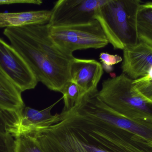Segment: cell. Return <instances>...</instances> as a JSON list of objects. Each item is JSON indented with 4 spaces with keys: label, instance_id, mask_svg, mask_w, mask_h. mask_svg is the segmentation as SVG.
Masks as SVG:
<instances>
[{
    "label": "cell",
    "instance_id": "cell-1",
    "mask_svg": "<svg viewBox=\"0 0 152 152\" xmlns=\"http://www.w3.org/2000/svg\"><path fill=\"white\" fill-rule=\"evenodd\" d=\"M35 135L45 152H152V143L74 107Z\"/></svg>",
    "mask_w": 152,
    "mask_h": 152
},
{
    "label": "cell",
    "instance_id": "cell-2",
    "mask_svg": "<svg viewBox=\"0 0 152 152\" xmlns=\"http://www.w3.org/2000/svg\"><path fill=\"white\" fill-rule=\"evenodd\" d=\"M3 34L28 64L38 83L61 93L70 80V64L75 57L67 54L53 43L48 24L7 28Z\"/></svg>",
    "mask_w": 152,
    "mask_h": 152
},
{
    "label": "cell",
    "instance_id": "cell-3",
    "mask_svg": "<svg viewBox=\"0 0 152 152\" xmlns=\"http://www.w3.org/2000/svg\"><path fill=\"white\" fill-rule=\"evenodd\" d=\"M142 2L139 0H108L95 11V19L115 50L123 51L139 43L136 17Z\"/></svg>",
    "mask_w": 152,
    "mask_h": 152
},
{
    "label": "cell",
    "instance_id": "cell-4",
    "mask_svg": "<svg viewBox=\"0 0 152 152\" xmlns=\"http://www.w3.org/2000/svg\"><path fill=\"white\" fill-rule=\"evenodd\" d=\"M133 79L122 73L104 80L100 99L112 110L127 118L152 124V103L134 87Z\"/></svg>",
    "mask_w": 152,
    "mask_h": 152
},
{
    "label": "cell",
    "instance_id": "cell-5",
    "mask_svg": "<svg viewBox=\"0 0 152 152\" xmlns=\"http://www.w3.org/2000/svg\"><path fill=\"white\" fill-rule=\"evenodd\" d=\"M49 35L55 44L69 55L78 50L104 48L109 43L96 20L81 25L49 27Z\"/></svg>",
    "mask_w": 152,
    "mask_h": 152
},
{
    "label": "cell",
    "instance_id": "cell-6",
    "mask_svg": "<svg viewBox=\"0 0 152 152\" xmlns=\"http://www.w3.org/2000/svg\"><path fill=\"white\" fill-rule=\"evenodd\" d=\"M98 90L82 95L75 107L84 113L131 133L152 143V124L132 120L113 111L98 96Z\"/></svg>",
    "mask_w": 152,
    "mask_h": 152
},
{
    "label": "cell",
    "instance_id": "cell-7",
    "mask_svg": "<svg viewBox=\"0 0 152 152\" xmlns=\"http://www.w3.org/2000/svg\"><path fill=\"white\" fill-rule=\"evenodd\" d=\"M108 0H59L52 9L49 27L67 26L89 23L96 20V9Z\"/></svg>",
    "mask_w": 152,
    "mask_h": 152
},
{
    "label": "cell",
    "instance_id": "cell-8",
    "mask_svg": "<svg viewBox=\"0 0 152 152\" xmlns=\"http://www.w3.org/2000/svg\"><path fill=\"white\" fill-rule=\"evenodd\" d=\"M0 71L22 93L34 89L38 83L34 72L22 56L1 37Z\"/></svg>",
    "mask_w": 152,
    "mask_h": 152
},
{
    "label": "cell",
    "instance_id": "cell-9",
    "mask_svg": "<svg viewBox=\"0 0 152 152\" xmlns=\"http://www.w3.org/2000/svg\"><path fill=\"white\" fill-rule=\"evenodd\" d=\"M122 73L133 80L147 76L152 69V48L142 42L123 50Z\"/></svg>",
    "mask_w": 152,
    "mask_h": 152
},
{
    "label": "cell",
    "instance_id": "cell-10",
    "mask_svg": "<svg viewBox=\"0 0 152 152\" xmlns=\"http://www.w3.org/2000/svg\"><path fill=\"white\" fill-rule=\"evenodd\" d=\"M103 72L102 64L96 60L75 58L70 64V81L78 86L84 95L98 90L97 85Z\"/></svg>",
    "mask_w": 152,
    "mask_h": 152
},
{
    "label": "cell",
    "instance_id": "cell-11",
    "mask_svg": "<svg viewBox=\"0 0 152 152\" xmlns=\"http://www.w3.org/2000/svg\"><path fill=\"white\" fill-rule=\"evenodd\" d=\"M57 103L41 111L25 107L20 113L16 136L22 134H37L60 122L62 118L61 113H51Z\"/></svg>",
    "mask_w": 152,
    "mask_h": 152
},
{
    "label": "cell",
    "instance_id": "cell-12",
    "mask_svg": "<svg viewBox=\"0 0 152 152\" xmlns=\"http://www.w3.org/2000/svg\"><path fill=\"white\" fill-rule=\"evenodd\" d=\"M51 11L48 10L0 12V28L23 27L49 23Z\"/></svg>",
    "mask_w": 152,
    "mask_h": 152
},
{
    "label": "cell",
    "instance_id": "cell-13",
    "mask_svg": "<svg viewBox=\"0 0 152 152\" xmlns=\"http://www.w3.org/2000/svg\"><path fill=\"white\" fill-rule=\"evenodd\" d=\"M22 92L0 71V109L20 117L26 107Z\"/></svg>",
    "mask_w": 152,
    "mask_h": 152
},
{
    "label": "cell",
    "instance_id": "cell-14",
    "mask_svg": "<svg viewBox=\"0 0 152 152\" xmlns=\"http://www.w3.org/2000/svg\"><path fill=\"white\" fill-rule=\"evenodd\" d=\"M136 26L139 42L152 48V1L140 4L137 13Z\"/></svg>",
    "mask_w": 152,
    "mask_h": 152
},
{
    "label": "cell",
    "instance_id": "cell-15",
    "mask_svg": "<svg viewBox=\"0 0 152 152\" xmlns=\"http://www.w3.org/2000/svg\"><path fill=\"white\" fill-rule=\"evenodd\" d=\"M14 138V152H45L39 140L33 135L20 134Z\"/></svg>",
    "mask_w": 152,
    "mask_h": 152
},
{
    "label": "cell",
    "instance_id": "cell-16",
    "mask_svg": "<svg viewBox=\"0 0 152 152\" xmlns=\"http://www.w3.org/2000/svg\"><path fill=\"white\" fill-rule=\"evenodd\" d=\"M61 93L63 94L64 100L63 112L71 110L83 95L78 86L70 80L65 84Z\"/></svg>",
    "mask_w": 152,
    "mask_h": 152
},
{
    "label": "cell",
    "instance_id": "cell-17",
    "mask_svg": "<svg viewBox=\"0 0 152 152\" xmlns=\"http://www.w3.org/2000/svg\"><path fill=\"white\" fill-rule=\"evenodd\" d=\"M20 116L0 109V132L17 135L19 124Z\"/></svg>",
    "mask_w": 152,
    "mask_h": 152
},
{
    "label": "cell",
    "instance_id": "cell-18",
    "mask_svg": "<svg viewBox=\"0 0 152 152\" xmlns=\"http://www.w3.org/2000/svg\"><path fill=\"white\" fill-rule=\"evenodd\" d=\"M133 86L140 95L152 103V69L147 76L134 80Z\"/></svg>",
    "mask_w": 152,
    "mask_h": 152
},
{
    "label": "cell",
    "instance_id": "cell-19",
    "mask_svg": "<svg viewBox=\"0 0 152 152\" xmlns=\"http://www.w3.org/2000/svg\"><path fill=\"white\" fill-rule=\"evenodd\" d=\"M99 59L104 70L110 73L113 70V66L122 61V57L118 54H112L107 52H102L99 55Z\"/></svg>",
    "mask_w": 152,
    "mask_h": 152
},
{
    "label": "cell",
    "instance_id": "cell-20",
    "mask_svg": "<svg viewBox=\"0 0 152 152\" xmlns=\"http://www.w3.org/2000/svg\"><path fill=\"white\" fill-rule=\"evenodd\" d=\"M15 140L10 134L0 132V152H14Z\"/></svg>",
    "mask_w": 152,
    "mask_h": 152
},
{
    "label": "cell",
    "instance_id": "cell-21",
    "mask_svg": "<svg viewBox=\"0 0 152 152\" xmlns=\"http://www.w3.org/2000/svg\"><path fill=\"white\" fill-rule=\"evenodd\" d=\"M42 2V1L40 0H0V5L18 4H28L41 5Z\"/></svg>",
    "mask_w": 152,
    "mask_h": 152
}]
</instances>
